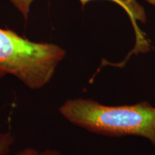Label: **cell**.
<instances>
[{"mask_svg": "<svg viewBox=\"0 0 155 155\" xmlns=\"http://www.w3.org/2000/svg\"><path fill=\"white\" fill-rule=\"evenodd\" d=\"M59 111L68 121L91 132L142 137L155 147V107L147 101L108 106L91 99L75 98L66 101Z\"/></svg>", "mask_w": 155, "mask_h": 155, "instance_id": "6da1fadb", "label": "cell"}, {"mask_svg": "<svg viewBox=\"0 0 155 155\" xmlns=\"http://www.w3.org/2000/svg\"><path fill=\"white\" fill-rule=\"evenodd\" d=\"M65 55L57 45L30 41L0 28V78L10 74L29 88L40 89L50 82Z\"/></svg>", "mask_w": 155, "mask_h": 155, "instance_id": "7a4b0ae2", "label": "cell"}, {"mask_svg": "<svg viewBox=\"0 0 155 155\" xmlns=\"http://www.w3.org/2000/svg\"><path fill=\"white\" fill-rule=\"evenodd\" d=\"M12 4L13 6L22 15L25 19L28 18L29 13H30V7L35 0H9ZM81 5L84 7L87 3L91 1H95V0H79ZM107 1H111L114 3H116L118 5L124 9L127 15H129L131 22H132L134 29L136 39H137V43H136V48L134 50H137V52L144 51L145 50L149 49V44L147 42L144 36L141 33V30H139L137 20L143 22L144 20V15L142 11L139 10L138 5L131 0H107Z\"/></svg>", "mask_w": 155, "mask_h": 155, "instance_id": "3957f363", "label": "cell"}, {"mask_svg": "<svg viewBox=\"0 0 155 155\" xmlns=\"http://www.w3.org/2000/svg\"><path fill=\"white\" fill-rule=\"evenodd\" d=\"M14 143V138L10 133H0V155H7Z\"/></svg>", "mask_w": 155, "mask_h": 155, "instance_id": "277c9868", "label": "cell"}, {"mask_svg": "<svg viewBox=\"0 0 155 155\" xmlns=\"http://www.w3.org/2000/svg\"><path fill=\"white\" fill-rule=\"evenodd\" d=\"M38 151L33 148H26L25 150L19 151L15 155H38Z\"/></svg>", "mask_w": 155, "mask_h": 155, "instance_id": "5b68a950", "label": "cell"}, {"mask_svg": "<svg viewBox=\"0 0 155 155\" xmlns=\"http://www.w3.org/2000/svg\"><path fill=\"white\" fill-rule=\"evenodd\" d=\"M38 155H62L61 152L54 150H46L41 152H38Z\"/></svg>", "mask_w": 155, "mask_h": 155, "instance_id": "8992f818", "label": "cell"}, {"mask_svg": "<svg viewBox=\"0 0 155 155\" xmlns=\"http://www.w3.org/2000/svg\"><path fill=\"white\" fill-rule=\"evenodd\" d=\"M146 1L150 2V4H152V5H155V0H146Z\"/></svg>", "mask_w": 155, "mask_h": 155, "instance_id": "52a82bcc", "label": "cell"}]
</instances>
